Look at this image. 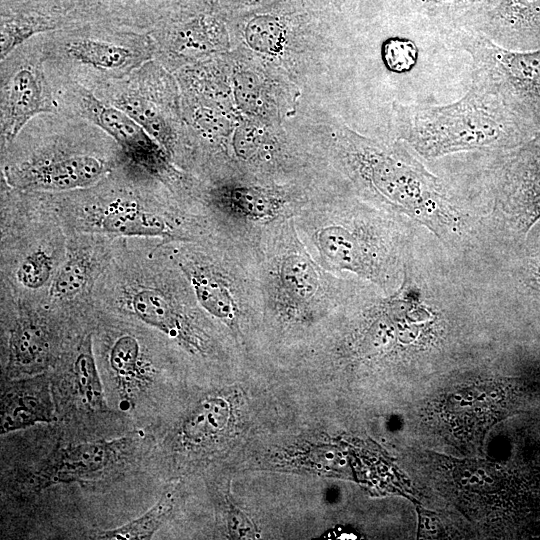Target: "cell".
Returning a JSON list of instances; mask_svg holds the SVG:
<instances>
[{
    "label": "cell",
    "mask_w": 540,
    "mask_h": 540,
    "mask_svg": "<svg viewBox=\"0 0 540 540\" xmlns=\"http://www.w3.org/2000/svg\"><path fill=\"white\" fill-rule=\"evenodd\" d=\"M1 150L5 184L32 192L86 189L125 162L104 130L60 111L32 118Z\"/></svg>",
    "instance_id": "cell-1"
},
{
    "label": "cell",
    "mask_w": 540,
    "mask_h": 540,
    "mask_svg": "<svg viewBox=\"0 0 540 540\" xmlns=\"http://www.w3.org/2000/svg\"><path fill=\"white\" fill-rule=\"evenodd\" d=\"M397 135L425 159L459 152H502L535 135L492 90L471 79L457 101L395 107Z\"/></svg>",
    "instance_id": "cell-2"
},
{
    "label": "cell",
    "mask_w": 540,
    "mask_h": 540,
    "mask_svg": "<svg viewBox=\"0 0 540 540\" xmlns=\"http://www.w3.org/2000/svg\"><path fill=\"white\" fill-rule=\"evenodd\" d=\"M344 157L360 190L384 207L410 217L441 239L455 238L465 229L467 215L444 182L403 145L385 147L350 135Z\"/></svg>",
    "instance_id": "cell-3"
},
{
    "label": "cell",
    "mask_w": 540,
    "mask_h": 540,
    "mask_svg": "<svg viewBox=\"0 0 540 540\" xmlns=\"http://www.w3.org/2000/svg\"><path fill=\"white\" fill-rule=\"evenodd\" d=\"M41 38L50 81L77 84L92 92L154 59L149 33L109 24L70 23Z\"/></svg>",
    "instance_id": "cell-4"
},
{
    "label": "cell",
    "mask_w": 540,
    "mask_h": 540,
    "mask_svg": "<svg viewBox=\"0 0 540 540\" xmlns=\"http://www.w3.org/2000/svg\"><path fill=\"white\" fill-rule=\"evenodd\" d=\"M310 241L323 269L349 272L384 289L398 281V240L375 216L348 212L321 218Z\"/></svg>",
    "instance_id": "cell-5"
},
{
    "label": "cell",
    "mask_w": 540,
    "mask_h": 540,
    "mask_svg": "<svg viewBox=\"0 0 540 540\" xmlns=\"http://www.w3.org/2000/svg\"><path fill=\"white\" fill-rule=\"evenodd\" d=\"M451 46L469 54L471 79L495 92L531 131H540V48L507 49L477 30L461 34Z\"/></svg>",
    "instance_id": "cell-6"
},
{
    "label": "cell",
    "mask_w": 540,
    "mask_h": 540,
    "mask_svg": "<svg viewBox=\"0 0 540 540\" xmlns=\"http://www.w3.org/2000/svg\"><path fill=\"white\" fill-rule=\"evenodd\" d=\"M58 111L84 118L111 136L125 162L162 182L174 169L165 149L145 129L119 108L99 99L92 91L68 82L51 81Z\"/></svg>",
    "instance_id": "cell-7"
},
{
    "label": "cell",
    "mask_w": 540,
    "mask_h": 540,
    "mask_svg": "<svg viewBox=\"0 0 540 540\" xmlns=\"http://www.w3.org/2000/svg\"><path fill=\"white\" fill-rule=\"evenodd\" d=\"M57 111L53 86L45 70L40 34L1 61V148L10 144L32 118Z\"/></svg>",
    "instance_id": "cell-8"
},
{
    "label": "cell",
    "mask_w": 540,
    "mask_h": 540,
    "mask_svg": "<svg viewBox=\"0 0 540 540\" xmlns=\"http://www.w3.org/2000/svg\"><path fill=\"white\" fill-rule=\"evenodd\" d=\"M93 93L135 120L172 158L176 140V91L168 69L152 59Z\"/></svg>",
    "instance_id": "cell-9"
},
{
    "label": "cell",
    "mask_w": 540,
    "mask_h": 540,
    "mask_svg": "<svg viewBox=\"0 0 540 540\" xmlns=\"http://www.w3.org/2000/svg\"><path fill=\"white\" fill-rule=\"evenodd\" d=\"M264 277V296L285 315H302L330 296L325 270L309 255L291 225Z\"/></svg>",
    "instance_id": "cell-10"
},
{
    "label": "cell",
    "mask_w": 540,
    "mask_h": 540,
    "mask_svg": "<svg viewBox=\"0 0 540 540\" xmlns=\"http://www.w3.org/2000/svg\"><path fill=\"white\" fill-rule=\"evenodd\" d=\"M491 171L494 207L519 232L527 234L540 219V131L502 152Z\"/></svg>",
    "instance_id": "cell-11"
},
{
    "label": "cell",
    "mask_w": 540,
    "mask_h": 540,
    "mask_svg": "<svg viewBox=\"0 0 540 540\" xmlns=\"http://www.w3.org/2000/svg\"><path fill=\"white\" fill-rule=\"evenodd\" d=\"M64 14L69 24L92 22L150 33L179 15L180 0H41Z\"/></svg>",
    "instance_id": "cell-12"
},
{
    "label": "cell",
    "mask_w": 540,
    "mask_h": 540,
    "mask_svg": "<svg viewBox=\"0 0 540 540\" xmlns=\"http://www.w3.org/2000/svg\"><path fill=\"white\" fill-rule=\"evenodd\" d=\"M476 30L507 49H539L540 0H500Z\"/></svg>",
    "instance_id": "cell-13"
},
{
    "label": "cell",
    "mask_w": 540,
    "mask_h": 540,
    "mask_svg": "<svg viewBox=\"0 0 540 540\" xmlns=\"http://www.w3.org/2000/svg\"><path fill=\"white\" fill-rule=\"evenodd\" d=\"M127 440L85 442L61 448L41 469L39 482L46 486L99 475L118 460Z\"/></svg>",
    "instance_id": "cell-14"
},
{
    "label": "cell",
    "mask_w": 540,
    "mask_h": 540,
    "mask_svg": "<svg viewBox=\"0 0 540 540\" xmlns=\"http://www.w3.org/2000/svg\"><path fill=\"white\" fill-rule=\"evenodd\" d=\"M126 299L132 313L145 324L188 347L201 348L199 334L173 294L148 284H136L128 291Z\"/></svg>",
    "instance_id": "cell-15"
},
{
    "label": "cell",
    "mask_w": 540,
    "mask_h": 540,
    "mask_svg": "<svg viewBox=\"0 0 540 540\" xmlns=\"http://www.w3.org/2000/svg\"><path fill=\"white\" fill-rule=\"evenodd\" d=\"M178 261L197 302L212 316L232 324L239 315L240 295L229 274L202 257L185 255Z\"/></svg>",
    "instance_id": "cell-16"
},
{
    "label": "cell",
    "mask_w": 540,
    "mask_h": 540,
    "mask_svg": "<svg viewBox=\"0 0 540 540\" xmlns=\"http://www.w3.org/2000/svg\"><path fill=\"white\" fill-rule=\"evenodd\" d=\"M209 202L224 217L243 224L273 222L289 207L288 197L277 190L231 184L213 188Z\"/></svg>",
    "instance_id": "cell-17"
},
{
    "label": "cell",
    "mask_w": 540,
    "mask_h": 540,
    "mask_svg": "<svg viewBox=\"0 0 540 540\" xmlns=\"http://www.w3.org/2000/svg\"><path fill=\"white\" fill-rule=\"evenodd\" d=\"M0 432L6 434L55 420L50 383L40 374L11 382L1 396Z\"/></svg>",
    "instance_id": "cell-18"
},
{
    "label": "cell",
    "mask_w": 540,
    "mask_h": 540,
    "mask_svg": "<svg viewBox=\"0 0 540 540\" xmlns=\"http://www.w3.org/2000/svg\"><path fill=\"white\" fill-rule=\"evenodd\" d=\"M505 403L504 390L499 383H476L448 396L446 419L454 428L477 435L496 422L504 412Z\"/></svg>",
    "instance_id": "cell-19"
},
{
    "label": "cell",
    "mask_w": 540,
    "mask_h": 540,
    "mask_svg": "<svg viewBox=\"0 0 540 540\" xmlns=\"http://www.w3.org/2000/svg\"><path fill=\"white\" fill-rule=\"evenodd\" d=\"M63 13L41 0L0 8V59L33 37L68 25Z\"/></svg>",
    "instance_id": "cell-20"
},
{
    "label": "cell",
    "mask_w": 540,
    "mask_h": 540,
    "mask_svg": "<svg viewBox=\"0 0 540 540\" xmlns=\"http://www.w3.org/2000/svg\"><path fill=\"white\" fill-rule=\"evenodd\" d=\"M101 212L96 226L102 232L139 237H166L172 234L171 226L162 217L130 199H114Z\"/></svg>",
    "instance_id": "cell-21"
},
{
    "label": "cell",
    "mask_w": 540,
    "mask_h": 540,
    "mask_svg": "<svg viewBox=\"0 0 540 540\" xmlns=\"http://www.w3.org/2000/svg\"><path fill=\"white\" fill-rule=\"evenodd\" d=\"M49 353L45 331L32 321H21L11 332L9 367L20 373H34L44 366Z\"/></svg>",
    "instance_id": "cell-22"
},
{
    "label": "cell",
    "mask_w": 540,
    "mask_h": 540,
    "mask_svg": "<svg viewBox=\"0 0 540 540\" xmlns=\"http://www.w3.org/2000/svg\"><path fill=\"white\" fill-rule=\"evenodd\" d=\"M109 364L124 397H132L145 380L144 362L138 339L130 334L118 337L109 353Z\"/></svg>",
    "instance_id": "cell-23"
},
{
    "label": "cell",
    "mask_w": 540,
    "mask_h": 540,
    "mask_svg": "<svg viewBox=\"0 0 540 540\" xmlns=\"http://www.w3.org/2000/svg\"><path fill=\"white\" fill-rule=\"evenodd\" d=\"M76 389L90 409H106L104 392L93 353V339L88 335L80 344L73 365Z\"/></svg>",
    "instance_id": "cell-24"
},
{
    "label": "cell",
    "mask_w": 540,
    "mask_h": 540,
    "mask_svg": "<svg viewBox=\"0 0 540 540\" xmlns=\"http://www.w3.org/2000/svg\"><path fill=\"white\" fill-rule=\"evenodd\" d=\"M171 511V495L166 494L146 513L116 529L105 531L97 537L106 540L151 539Z\"/></svg>",
    "instance_id": "cell-25"
},
{
    "label": "cell",
    "mask_w": 540,
    "mask_h": 540,
    "mask_svg": "<svg viewBox=\"0 0 540 540\" xmlns=\"http://www.w3.org/2000/svg\"><path fill=\"white\" fill-rule=\"evenodd\" d=\"M90 276L88 261L81 256L67 259L55 275L50 294L58 299H68L81 293Z\"/></svg>",
    "instance_id": "cell-26"
},
{
    "label": "cell",
    "mask_w": 540,
    "mask_h": 540,
    "mask_svg": "<svg viewBox=\"0 0 540 540\" xmlns=\"http://www.w3.org/2000/svg\"><path fill=\"white\" fill-rule=\"evenodd\" d=\"M53 258L44 249L29 252L21 261L17 270L19 283L28 289H39L51 278Z\"/></svg>",
    "instance_id": "cell-27"
},
{
    "label": "cell",
    "mask_w": 540,
    "mask_h": 540,
    "mask_svg": "<svg viewBox=\"0 0 540 540\" xmlns=\"http://www.w3.org/2000/svg\"><path fill=\"white\" fill-rule=\"evenodd\" d=\"M415 44L405 38H389L383 44L382 57L386 67L397 73L407 72L417 60Z\"/></svg>",
    "instance_id": "cell-28"
},
{
    "label": "cell",
    "mask_w": 540,
    "mask_h": 540,
    "mask_svg": "<svg viewBox=\"0 0 540 540\" xmlns=\"http://www.w3.org/2000/svg\"><path fill=\"white\" fill-rule=\"evenodd\" d=\"M24 1L26 0H0V8L15 6Z\"/></svg>",
    "instance_id": "cell-29"
},
{
    "label": "cell",
    "mask_w": 540,
    "mask_h": 540,
    "mask_svg": "<svg viewBox=\"0 0 540 540\" xmlns=\"http://www.w3.org/2000/svg\"><path fill=\"white\" fill-rule=\"evenodd\" d=\"M535 277L540 280V259L539 262L535 266Z\"/></svg>",
    "instance_id": "cell-30"
}]
</instances>
